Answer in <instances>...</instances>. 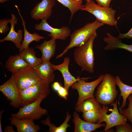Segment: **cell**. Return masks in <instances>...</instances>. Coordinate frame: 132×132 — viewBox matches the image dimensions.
<instances>
[{
    "label": "cell",
    "instance_id": "6da1fadb",
    "mask_svg": "<svg viewBox=\"0 0 132 132\" xmlns=\"http://www.w3.org/2000/svg\"><path fill=\"white\" fill-rule=\"evenodd\" d=\"M97 37L96 32L85 43L76 48L74 53L76 63L81 67L82 71L90 73L94 72L95 59L93 45L94 40Z\"/></svg>",
    "mask_w": 132,
    "mask_h": 132
},
{
    "label": "cell",
    "instance_id": "7a4b0ae2",
    "mask_svg": "<svg viewBox=\"0 0 132 132\" xmlns=\"http://www.w3.org/2000/svg\"><path fill=\"white\" fill-rule=\"evenodd\" d=\"M104 25L96 20L92 22L86 24L80 28L75 30L70 35V39L69 44L62 52L56 56V58L57 59L62 57L71 49L75 47H79L84 44L98 29Z\"/></svg>",
    "mask_w": 132,
    "mask_h": 132
},
{
    "label": "cell",
    "instance_id": "3957f363",
    "mask_svg": "<svg viewBox=\"0 0 132 132\" xmlns=\"http://www.w3.org/2000/svg\"><path fill=\"white\" fill-rule=\"evenodd\" d=\"M116 85L115 77L109 73L104 75L102 81L98 85L95 95L101 105H109L114 102L118 95Z\"/></svg>",
    "mask_w": 132,
    "mask_h": 132
},
{
    "label": "cell",
    "instance_id": "277c9868",
    "mask_svg": "<svg viewBox=\"0 0 132 132\" xmlns=\"http://www.w3.org/2000/svg\"><path fill=\"white\" fill-rule=\"evenodd\" d=\"M93 15L96 20L103 24L116 26L117 20L115 18L116 11L111 7H105L96 4L93 0H87L81 9Z\"/></svg>",
    "mask_w": 132,
    "mask_h": 132
},
{
    "label": "cell",
    "instance_id": "5b68a950",
    "mask_svg": "<svg viewBox=\"0 0 132 132\" xmlns=\"http://www.w3.org/2000/svg\"><path fill=\"white\" fill-rule=\"evenodd\" d=\"M12 74L19 91L25 89L40 82L44 81L34 68L29 65Z\"/></svg>",
    "mask_w": 132,
    "mask_h": 132
},
{
    "label": "cell",
    "instance_id": "8992f818",
    "mask_svg": "<svg viewBox=\"0 0 132 132\" xmlns=\"http://www.w3.org/2000/svg\"><path fill=\"white\" fill-rule=\"evenodd\" d=\"M49 84L44 81L39 82L29 87L19 91L21 107L37 100L41 95L48 96L50 93Z\"/></svg>",
    "mask_w": 132,
    "mask_h": 132
},
{
    "label": "cell",
    "instance_id": "52a82bcc",
    "mask_svg": "<svg viewBox=\"0 0 132 132\" xmlns=\"http://www.w3.org/2000/svg\"><path fill=\"white\" fill-rule=\"evenodd\" d=\"M113 106L112 112L109 114H107L110 110L107 105H103L99 119L97 123L101 124L105 122L106 126L103 132H106L112 128L116 126L126 123L127 120L125 116L119 112L117 107V101L116 100L114 102L110 104Z\"/></svg>",
    "mask_w": 132,
    "mask_h": 132
},
{
    "label": "cell",
    "instance_id": "ba28073f",
    "mask_svg": "<svg viewBox=\"0 0 132 132\" xmlns=\"http://www.w3.org/2000/svg\"><path fill=\"white\" fill-rule=\"evenodd\" d=\"M47 96L41 95L39 98L33 102L21 107L16 113H12L11 116L21 119L38 120L43 115L47 114L46 109L43 108L40 104L43 100Z\"/></svg>",
    "mask_w": 132,
    "mask_h": 132
},
{
    "label": "cell",
    "instance_id": "9c48e42d",
    "mask_svg": "<svg viewBox=\"0 0 132 132\" xmlns=\"http://www.w3.org/2000/svg\"><path fill=\"white\" fill-rule=\"evenodd\" d=\"M104 75H100L96 80L87 82L86 81L90 77L82 78L71 86L72 88L76 90L78 94V98L75 105L77 106L83 101L89 98L94 97V90L102 81Z\"/></svg>",
    "mask_w": 132,
    "mask_h": 132
},
{
    "label": "cell",
    "instance_id": "30bf717a",
    "mask_svg": "<svg viewBox=\"0 0 132 132\" xmlns=\"http://www.w3.org/2000/svg\"><path fill=\"white\" fill-rule=\"evenodd\" d=\"M0 91L10 101V104L15 108L21 106L19 91L15 85L13 75L0 86Z\"/></svg>",
    "mask_w": 132,
    "mask_h": 132
},
{
    "label": "cell",
    "instance_id": "8fae6325",
    "mask_svg": "<svg viewBox=\"0 0 132 132\" xmlns=\"http://www.w3.org/2000/svg\"><path fill=\"white\" fill-rule=\"evenodd\" d=\"M55 4V0H42L32 9L30 13L31 17L36 21L44 19L47 21L51 15Z\"/></svg>",
    "mask_w": 132,
    "mask_h": 132
},
{
    "label": "cell",
    "instance_id": "7c38bea8",
    "mask_svg": "<svg viewBox=\"0 0 132 132\" xmlns=\"http://www.w3.org/2000/svg\"><path fill=\"white\" fill-rule=\"evenodd\" d=\"M36 30H43L50 33L48 36L51 38L65 40L69 36L71 32L70 28L67 26H64L60 28H54L50 25L47 20H42L39 23H36L34 25Z\"/></svg>",
    "mask_w": 132,
    "mask_h": 132
},
{
    "label": "cell",
    "instance_id": "4fadbf2b",
    "mask_svg": "<svg viewBox=\"0 0 132 132\" xmlns=\"http://www.w3.org/2000/svg\"><path fill=\"white\" fill-rule=\"evenodd\" d=\"M70 61V58L66 57L64 58L62 63L58 65L52 64L54 70H58L61 73L64 79V87L68 91L70 87L73 84L81 78L79 77L76 78L70 72L69 66Z\"/></svg>",
    "mask_w": 132,
    "mask_h": 132
},
{
    "label": "cell",
    "instance_id": "5bb4252c",
    "mask_svg": "<svg viewBox=\"0 0 132 132\" xmlns=\"http://www.w3.org/2000/svg\"><path fill=\"white\" fill-rule=\"evenodd\" d=\"M11 18L9 19V23L11 25L10 31L6 36L0 40V42L2 43L5 41H12L16 47L20 49L23 41V31L22 30L19 29L17 32L14 29L15 25L17 24L18 19L15 15L12 13L11 14Z\"/></svg>",
    "mask_w": 132,
    "mask_h": 132
},
{
    "label": "cell",
    "instance_id": "9a60e30c",
    "mask_svg": "<svg viewBox=\"0 0 132 132\" xmlns=\"http://www.w3.org/2000/svg\"><path fill=\"white\" fill-rule=\"evenodd\" d=\"M78 112L75 111L72 120L75 125L74 132H91L101 127H105L106 123H93L84 121L80 119Z\"/></svg>",
    "mask_w": 132,
    "mask_h": 132
},
{
    "label": "cell",
    "instance_id": "2e32d148",
    "mask_svg": "<svg viewBox=\"0 0 132 132\" xmlns=\"http://www.w3.org/2000/svg\"><path fill=\"white\" fill-rule=\"evenodd\" d=\"M11 117L9 118L11 125L15 126L18 132H37L40 129L39 125L36 124L33 120Z\"/></svg>",
    "mask_w": 132,
    "mask_h": 132
},
{
    "label": "cell",
    "instance_id": "e0dca14e",
    "mask_svg": "<svg viewBox=\"0 0 132 132\" xmlns=\"http://www.w3.org/2000/svg\"><path fill=\"white\" fill-rule=\"evenodd\" d=\"M56 39L51 38L49 40H44L40 45L35 48L40 50L42 53L41 58L42 63L49 62L50 59L55 55L56 46Z\"/></svg>",
    "mask_w": 132,
    "mask_h": 132
},
{
    "label": "cell",
    "instance_id": "ac0fdd59",
    "mask_svg": "<svg viewBox=\"0 0 132 132\" xmlns=\"http://www.w3.org/2000/svg\"><path fill=\"white\" fill-rule=\"evenodd\" d=\"M107 36L103 39L107 45L104 48L105 51L113 50L118 49H122L132 52V44H127L123 43L121 39L112 36L110 33H107Z\"/></svg>",
    "mask_w": 132,
    "mask_h": 132
},
{
    "label": "cell",
    "instance_id": "d6986e66",
    "mask_svg": "<svg viewBox=\"0 0 132 132\" xmlns=\"http://www.w3.org/2000/svg\"><path fill=\"white\" fill-rule=\"evenodd\" d=\"M18 12L21 18L23 28L24 37L22 42L21 47L19 49V52L24 49L27 48L30 44L33 41L38 42L41 39H45L46 38L43 36L39 35L38 34L34 33L32 34L29 32L27 30L26 26V23L23 20V17L20 13V11L17 5H15Z\"/></svg>",
    "mask_w": 132,
    "mask_h": 132
},
{
    "label": "cell",
    "instance_id": "ffe728a7",
    "mask_svg": "<svg viewBox=\"0 0 132 132\" xmlns=\"http://www.w3.org/2000/svg\"><path fill=\"white\" fill-rule=\"evenodd\" d=\"M52 64L50 61L45 62L34 67L43 80L49 84L53 82L55 78V70L52 67Z\"/></svg>",
    "mask_w": 132,
    "mask_h": 132
},
{
    "label": "cell",
    "instance_id": "44dd1931",
    "mask_svg": "<svg viewBox=\"0 0 132 132\" xmlns=\"http://www.w3.org/2000/svg\"><path fill=\"white\" fill-rule=\"evenodd\" d=\"M28 65L19 54L9 57L5 63V67L12 73Z\"/></svg>",
    "mask_w": 132,
    "mask_h": 132
},
{
    "label": "cell",
    "instance_id": "7402d4cb",
    "mask_svg": "<svg viewBox=\"0 0 132 132\" xmlns=\"http://www.w3.org/2000/svg\"><path fill=\"white\" fill-rule=\"evenodd\" d=\"M19 54L29 66L34 68L36 66L42 63L41 58L36 56L34 50L29 46L19 52Z\"/></svg>",
    "mask_w": 132,
    "mask_h": 132
},
{
    "label": "cell",
    "instance_id": "603a6c76",
    "mask_svg": "<svg viewBox=\"0 0 132 132\" xmlns=\"http://www.w3.org/2000/svg\"><path fill=\"white\" fill-rule=\"evenodd\" d=\"M102 107L94 97L85 100L75 108L77 112H83L91 110L101 109Z\"/></svg>",
    "mask_w": 132,
    "mask_h": 132
},
{
    "label": "cell",
    "instance_id": "cb8c5ba5",
    "mask_svg": "<svg viewBox=\"0 0 132 132\" xmlns=\"http://www.w3.org/2000/svg\"><path fill=\"white\" fill-rule=\"evenodd\" d=\"M71 118V115L67 112L66 119L62 124L57 127L52 124L50 122V119L48 115L47 118L44 120L41 121V123L45 125H47L49 127V132H66L67 128L70 127L68 122Z\"/></svg>",
    "mask_w": 132,
    "mask_h": 132
},
{
    "label": "cell",
    "instance_id": "d4e9b609",
    "mask_svg": "<svg viewBox=\"0 0 132 132\" xmlns=\"http://www.w3.org/2000/svg\"><path fill=\"white\" fill-rule=\"evenodd\" d=\"M115 82L119 88L120 91V95L123 98L122 102L120 107L122 109H124L126 106L127 99L132 94V86L124 83L118 76H116L115 77Z\"/></svg>",
    "mask_w": 132,
    "mask_h": 132
},
{
    "label": "cell",
    "instance_id": "484cf974",
    "mask_svg": "<svg viewBox=\"0 0 132 132\" xmlns=\"http://www.w3.org/2000/svg\"><path fill=\"white\" fill-rule=\"evenodd\" d=\"M65 7L67 8L70 11V22L74 14L78 10H81L83 5L82 1L78 2L74 0H57Z\"/></svg>",
    "mask_w": 132,
    "mask_h": 132
},
{
    "label": "cell",
    "instance_id": "4316f807",
    "mask_svg": "<svg viewBox=\"0 0 132 132\" xmlns=\"http://www.w3.org/2000/svg\"><path fill=\"white\" fill-rule=\"evenodd\" d=\"M102 109L93 110L84 112H83V118L86 121L93 123H97L99 119Z\"/></svg>",
    "mask_w": 132,
    "mask_h": 132
},
{
    "label": "cell",
    "instance_id": "83f0119b",
    "mask_svg": "<svg viewBox=\"0 0 132 132\" xmlns=\"http://www.w3.org/2000/svg\"><path fill=\"white\" fill-rule=\"evenodd\" d=\"M128 98L129 101L128 107L122 109L120 107L119 110L120 113L130 122L132 126V94L130 95Z\"/></svg>",
    "mask_w": 132,
    "mask_h": 132
},
{
    "label": "cell",
    "instance_id": "f1b7e54d",
    "mask_svg": "<svg viewBox=\"0 0 132 132\" xmlns=\"http://www.w3.org/2000/svg\"><path fill=\"white\" fill-rule=\"evenodd\" d=\"M115 132H132V126L127 123L117 125Z\"/></svg>",
    "mask_w": 132,
    "mask_h": 132
},
{
    "label": "cell",
    "instance_id": "f546056e",
    "mask_svg": "<svg viewBox=\"0 0 132 132\" xmlns=\"http://www.w3.org/2000/svg\"><path fill=\"white\" fill-rule=\"evenodd\" d=\"M9 23V19H7L0 20V33L4 34L8 32L10 29L8 25Z\"/></svg>",
    "mask_w": 132,
    "mask_h": 132
},
{
    "label": "cell",
    "instance_id": "4dcf8cb0",
    "mask_svg": "<svg viewBox=\"0 0 132 132\" xmlns=\"http://www.w3.org/2000/svg\"><path fill=\"white\" fill-rule=\"evenodd\" d=\"M58 95L61 98L66 100L67 99V97L68 95V91L64 87L61 86L57 91Z\"/></svg>",
    "mask_w": 132,
    "mask_h": 132
},
{
    "label": "cell",
    "instance_id": "1f68e13d",
    "mask_svg": "<svg viewBox=\"0 0 132 132\" xmlns=\"http://www.w3.org/2000/svg\"><path fill=\"white\" fill-rule=\"evenodd\" d=\"M118 37L121 39L124 38L132 39V27L126 33L122 34L120 33Z\"/></svg>",
    "mask_w": 132,
    "mask_h": 132
},
{
    "label": "cell",
    "instance_id": "d6a6232c",
    "mask_svg": "<svg viewBox=\"0 0 132 132\" xmlns=\"http://www.w3.org/2000/svg\"><path fill=\"white\" fill-rule=\"evenodd\" d=\"M98 4L105 7H110V3L112 0H95Z\"/></svg>",
    "mask_w": 132,
    "mask_h": 132
},
{
    "label": "cell",
    "instance_id": "836d02e7",
    "mask_svg": "<svg viewBox=\"0 0 132 132\" xmlns=\"http://www.w3.org/2000/svg\"><path fill=\"white\" fill-rule=\"evenodd\" d=\"M61 86L58 82H55L53 84L52 87L54 90L57 91L60 88Z\"/></svg>",
    "mask_w": 132,
    "mask_h": 132
},
{
    "label": "cell",
    "instance_id": "e575fe53",
    "mask_svg": "<svg viewBox=\"0 0 132 132\" xmlns=\"http://www.w3.org/2000/svg\"><path fill=\"white\" fill-rule=\"evenodd\" d=\"M4 132H15L13 127L11 125H8L5 127L4 130Z\"/></svg>",
    "mask_w": 132,
    "mask_h": 132
},
{
    "label": "cell",
    "instance_id": "d590c367",
    "mask_svg": "<svg viewBox=\"0 0 132 132\" xmlns=\"http://www.w3.org/2000/svg\"><path fill=\"white\" fill-rule=\"evenodd\" d=\"M4 111V110H1L0 111V132H2V129L1 119L2 114Z\"/></svg>",
    "mask_w": 132,
    "mask_h": 132
},
{
    "label": "cell",
    "instance_id": "8d00e7d4",
    "mask_svg": "<svg viewBox=\"0 0 132 132\" xmlns=\"http://www.w3.org/2000/svg\"><path fill=\"white\" fill-rule=\"evenodd\" d=\"M9 0H0V3H3Z\"/></svg>",
    "mask_w": 132,
    "mask_h": 132
},
{
    "label": "cell",
    "instance_id": "74e56055",
    "mask_svg": "<svg viewBox=\"0 0 132 132\" xmlns=\"http://www.w3.org/2000/svg\"><path fill=\"white\" fill-rule=\"evenodd\" d=\"M107 132H115V131H114L113 129H109L107 131Z\"/></svg>",
    "mask_w": 132,
    "mask_h": 132
},
{
    "label": "cell",
    "instance_id": "f35d334b",
    "mask_svg": "<svg viewBox=\"0 0 132 132\" xmlns=\"http://www.w3.org/2000/svg\"><path fill=\"white\" fill-rule=\"evenodd\" d=\"M74 0L78 2H81L83 0Z\"/></svg>",
    "mask_w": 132,
    "mask_h": 132
},
{
    "label": "cell",
    "instance_id": "ab89813d",
    "mask_svg": "<svg viewBox=\"0 0 132 132\" xmlns=\"http://www.w3.org/2000/svg\"><path fill=\"white\" fill-rule=\"evenodd\" d=\"M86 0L87 1V0Z\"/></svg>",
    "mask_w": 132,
    "mask_h": 132
}]
</instances>
